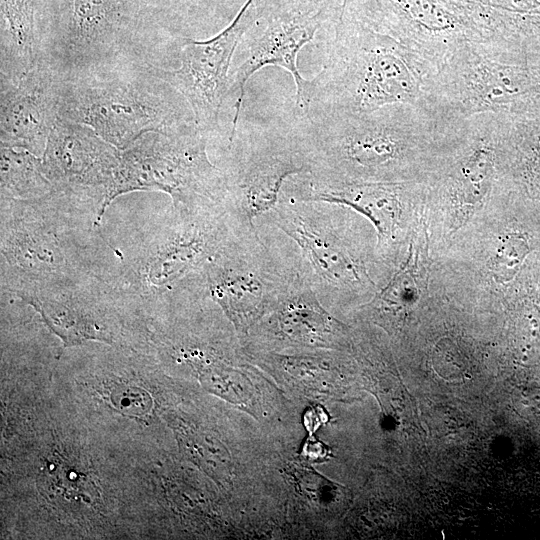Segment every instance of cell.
Masks as SVG:
<instances>
[{"label":"cell","mask_w":540,"mask_h":540,"mask_svg":"<svg viewBox=\"0 0 540 540\" xmlns=\"http://www.w3.org/2000/svg\"><path fill=\"white\" fill-rule=\"evenodd\" d=\"M468 126L438 107L392 104L369 113L307 112L294 116L289 132L314 180L395 182L420 152L462 138Z\"/></svg>","instance_id":"1"},{"label":"cell","mask_w":540,"mask_h":540,"mask_svg":"<svg viewBox=\"0 0 540 540\" xmlns=\"http://www.w3.org/2000/svg\"><path fill=\"white\" fill-rule=\"evenodd\" d=\"M102 203L54 189L33 199L1 196V292L9 296L105 276L119 254L103 238Z\"/></svg>","instance_id":"2"},{"label":"cell","mask_w":540,"mask_h":540,"mask_svg":"<svg viewBox=\"0 0 540 540\" xmlns=\"http://www.w3.org/2000/svg\"><path fill=\"white\" fill-rule=\"evenodd\" d=\"M438 72L405 45L344 15L337 19L322 70L310 80L304 113H369L392 104L438 107Z\"/></svg>","instance_id":"3"},{"label":"cell","mask_w":540,"mask_h":540,"mask_svg":"<svg viewBox=\"0 0 540 540\" xmlns=\"http://www.w3.org/2000/svg\"><path fill=\"white\" fill-rule=\"evenodd\" d=\"M204 133L187 118L121 151L106 207L120 195L143 190L168 194L174 207L224 203L226 174L210 161Z\"/></svg>","instance_id":"4"},{"label":"cell","mask_w":540,"mask_h":540,"mask_svg":"<svg viewBox=\"0 0 540 540\" xmlns=\"http://www.w3.org/2000/svg\"><path fill=\"white\" fill-rule=\"evenodd\" d=\"M170 88L150 68L141 75L61 82L60 118L90 127L123 151L143 135L188 118Z\"/></svg>","instance_id":"5"},{"label":"cell","mask_w":540,"mask_h":540,"mask_svg":"<svg viewBox=\"0 0 540 540\" xmlns=\"http://www.w3.org/2000/svg\"><path fill=\"white\" fill-rule=\"evenodd\" d=\"M241 228L224 203L174 207L124 265L122 279L142 299L169 296L200 275Z\"/></svg>","instance_id":"6"},{"label":"cell","mask_w":540,"mask_h":540,"mask_svg":"<svg viewBox=\"0 0 540 540\" xmlns=\"http://www.w3.org/2000/svg\"><path fill=\"white\" fill-rule=\"evenodd\" d=\"M208 296L237 332L246 334L302 276L300 257L268 247L258 230H238L205 265Z\"/></svg>","instance_id":"7"},{"label":"cell","mask_w":540,"mask_h":540,"mask_svg":"<svg viewBox=\"0 0 540 540\" xmlns=\"http://www.w3.org/2000/svg\"><path fill=\"white\" fill-rule=\"evenodd\" d=\"M516 53L484 42L462 44L437 74L436 104L461 119L516 116L535 93L529 73L515 64Z\"/></svg>","instance_id":"8"},{"label":"cell","mask_w":540,"mask_h":540,"mask_svg":"<svg viewBox=\"0 0 540 540\" xmlns=\"http://www.w3.org/2000/svg\"><path fill=\"white\" fill-rule=\"evenodd\" d=\"M280 198L271 211L275 225L298 246L302 275L320 301L374 284L337 230L335 204Z\"/></svg>","instance_id":"9"},{"label":"cell","mask_w":540,"mask_h":540,"mask_svg":"<svg viewBox=\"0 0 540 540\" xmlns=\"http://www.w3.org/2000/svg\"><path fill=\"white\" fill-rule=\"evenodd\" d=\"M268 2L247 0L231 23L210 39H184L177 69L150 68L186 100L194 120L205 132L218 124L229 92L230 64L237 45L262 18Z\"/></svg>","instance_id":"10"},{"label":"cell","mask_w":540,"mask_h":540,"mask_svg":"<svg viewBox=\"0 0 540 540\" xmlns=\"http://www.w3.org/2000/svg\"><path fill=\"white\" fill-rule=\"evenodd\" d=\"M344 15L395 39L439 70L462 44L484 42L481 32L443 0H347Z\"/></svg>","instance_id":"11"},{"label":"cell","mask_w":540,"mask_h":540,"mask_svg":"<svg viewBox=\"0 0 540 540\" xmlns=\"http://www.w3.org/2000/svg\"><path fill=\"white\" fill-rule=\"evenodd\" d=\"M31 306L65 347L86 341L115 342L118 310L141 298L122 278L95 276L16 296Z\"/></svg>","instance_id":"12"},{"label":"cell","mask_w":540,"mask_h":540,"mask_svg":"<svg viewBox=\"0 0 540 540\" xmlns=\"http://www.w3.org/2000/svg\"><path fill=\"white\" fill-rule=\"evenodd\" d=\"M325 11L326 8L303 10L280 0L269 1L262 16L264 28L250 42L244 61L230 74L229 92L237 93L230 142L236 136L246 83L265 66H278L292 75L296 86L294 116L307 110L310 80L300 74L297 56L314 39Z\"/></svg>","instance_id":"13"},{"label":"cell","mask_w":540,"mask_h":540,"mask_svg":"<svg viewBox=\"0 0 540 540\" xmlns=\"http://www.w3.org/2000/svg\"><path fill=\"white\" fill-rule=\"evenodd\" d=\"M309 171V163L289 131L265 137L241 155L230 173L225 172V206L239 227L254 230L255 219L278 204L286 180Z\"/></svg>","instance_id":"14"},{"label":"cell","mask_w":540,"mask_h":540,"mask_svg":"<svg viewBox=\"0 0 540 540\" xmlns=\"http://www.w3.org/2000/svg\"><path fill=\"white\" fill-rule=\"evenodd\" d=\"M120 153L90 127L59 118L41 158L55 189L92 197L105 213Z\"/></svg>","instance_id":"15"},{"label":"cell","mask_w":540,"mask_h":540,"mask_svg":"<svg viewBox=\"0 0 540 540\" xmlns=\"http://www.w3.org/2000/svg\"><path fill=\"white\" fill-rule=\"evenodd\" d=\"M61 82L40 63L19 74L2 75V146L42 156L48 136L60 118Z\"/></svg>","instance_id":"16"},{"label":"cell","mask_w":540,"mask_h":540,"mask_svg":"<svg viewBox=\"0 0 540 540\" xmlns=\"http://www.w3.org/2000/svg\"><path fill=\"white\" fill-rule=\"evenodd\" d=\"M61 48L74 64L106 56L132 26L138 0H52Z\"/></svg>","instance_id":"17"},{"label":"cell","mask_w":540,"mask_h":540,"mask_svg":"<svg viewBox=\"0 0 540 540\" xmlns=\"http://www.w3.org/2000/svg\"><path fill=\"white\" fill-rule=\"evenodd\" d=\"M269 314L271 331L278 338L302 346L327 347L342 329L303 275Z\"/></svg>","instance_id":"18"},{"label":"cell","mask_w":540,"mask_h":540,"mask_svg":"<svg viewBox=\"0 0 540 540\" xmlns=\"http://www.w3.org/2000/svg\"><path fill=\"white\" fill-rule=\"evenodd\" d=\"M39 0H1L2 62L17 68L38 61Z\"/></svg>","instance_id":"19"},{"label":"cell","mask_w":540,"mask_h":540,"mask_svg":"<svg viewBox=\"0 0 540 540\" xmlns=\"http://www.w3.org/2000/svg\"><path fill=\"white\" fill-rule=\"evenodd\" d=\"M1 196L33 199L55 188L47 178L42 158L22 148L1 145Z\"/></svg>","instance_id":"20"},{"label":"cell","mask_w":540,"mask_h":540,"mask_svg":"<svg viewBox=\"0 0 540 540\" xmlns=\"http://www.w3.org/2000/svg\"><path fill=\"white\" fill-rule=\"evenodd\" d=\"M527 252L528 245L520 235L504 237L489 264L495 279L500 282L512 279Z\"/></svg>","instance_id":"21"},{"label":"cell","mask_w":540,"mask_h":540,"mask_svg":"<svg viewBox=\"0 0 540 540\" xmlns=\"http://www.w3.org/2000/svg\"><path fill=\"white\" fill-rule=\"evenodd\" d=\"M111 399L118 410L131 415H146L152 406L149 394L136 387L122 386L115 388Z\"/></svg>","instance_id":"22"},{"label":"cell","mask_w":540,"mask_h":540,"mask_svg":"<svg viewBox=\"0 0 540 540\" xmlns=\"http://www.w3.org/2000/svg\"><path fill=\"white\" fill-rule=\"evenodd\" d=\"M304 451L306 452V457L311 461L324 460L326 455H328L326 448L319 442L309 441Z\"/></svg>","instance_id":"23"},{"label":"cell","mask_w":540,"mask_h":540,"mask_svg":"<svg viewBox=\"0 0 540 540\" xmlns=\"http://www.w3.org/2000/svg\"><path fill=\"white\" fill-rule=\"evenodd\" d=\"M281 1L288 3L294 7H298V8L302 7V0H281Z\"/></svg>","instance_id":"24"},{"label":"cell","mask_w":540,"mask_h":540,"mask_svg":"<svg viewBox=\"0 0 540 540\" xmlns=\"http://www.w3.org/2000/svg\"><path fill=\"white\" fill-rule=\"evenodd\" d=\"M347 0H342L341 6H340V13L338 19H342L344 16L345 8H346Z\"/></svg>","instance_id":"25"}]
</instances>
